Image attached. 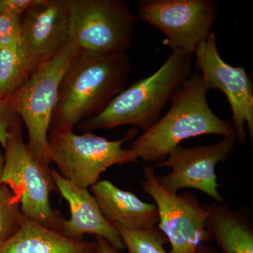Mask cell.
<instances>
[{
  "label": "cell",
  "instance_id": "1",
  "mask_svg": "<svg viewBox=\"0 0 253 253\" xmlns=\"http://www.w3.org/2000/svg\"><path fill=\"white\" fill-rule=\"evenodd\" d=\"M131 72L127 52L81 51L63 78L50 129H73L106 109L126 88Z\"/></svg>",
  "mask_w": 253,
  "mask_h": 253
},
{
  "label": "cell",
  "instance_id": "2",
  "mask_svg": "<svg viewBox=\"0 0 253 253\" xmlns=\"http://www.w3.org/2000/svg\"><path fill=\"white\" fill-rule=\"evenodd\" d=\"M209 88L199 71L189 78L169 101V109L129 149L145 163L163 162L181 141L206 134L236 135L230 121L218 117L207 101Z\"/></svg>",
  "mask_w": 253,
  "mask_h": 253
},
{
  "label": "cell",
  "instance_id": "3",
  "mask_svg": "<svg viewBox=\"0 0 253 253\" xmlns=\"http://www.w3.org/2000/svg\"><path fill=\"white\" fill-rule=\"evenodd\" d=\"M192 54L172 50L154 74L125 88L104 111L80 123L78 129L86 132L130 125L149 130L192 73Z\"/></svg>",
  "mask_w": 253,
  "mask_h": 253
},
{
  "label": "cell",
  "instance_id": "4",
  "mask_svg": "<svg viewBox=\"0 0 253 253\" xmlns=\"http://www.w3.org/2000/svg\"><path fill=\"white\" fill-rule=\"evenodd\" d=\"M81 51L70 41L55 56L39 65L8 99L27 129L28 149L45 168L51 163L48 134L60 86Z\"/></svg>",
  "mask_w": 253,
  "mask_h": 253
},
{
  "label": "cell",
  "instance_id": "5",
  "mask_svg": "<svg viewBox=\"0 0 253 253\" xmlns=\"http://www.w3.org/2000/svg\"><path fill=\"white\" fill-rule=\"evenodd\" d=\"M136 134L133 128L122 139L110 141L91 131L80 135L71 129H51L48 134L50 160L63 178L88 189L100 181L101 174L111 166L138 162L130 149L123 148Z\"/></svg>",
  "mask_w": 253,
  "mask_h": 253
},
{
  "label": "cell",
  "instance_id": "6",
  "mask_svg": "<svg viewBox=\"0 0 253 253\" xmlns=\"http://www.w3.org/2000/svg\"><path fill=\"white\" fill-rule=\"evenodd\" d=\"M70 41L83 52L125 53L136 21L123 0H68Z\"/></svg>",
  "mask_w": 253,
  "mask_h": 253
},
{
  "label": "cell",
  "instance_id": "7",
  "mask_svg": "<svg viewBox=\"0 0 253 253\" xmlns=\"http://www.w3.org/2000/svg\"><path fill=\"white\" fill-rule=\"evenodd\" d=\"M4 149L1 184L11 190L26 219L59 233L63 218L49 202L50 194L56 190L51 168L44 167L32 154L21 131Z\"/></svg>",
  "mask_w": 253,
  "mask_h": 253
},
{
  "label": "cell",
  "instance_id": "8",
  "mask_svg": "<svg viewBox=\"0 0 253 253\" xmlns=\"http://www.w3.org/2000/svg\"><path fill=\"white\" fill-rule=\"evenodd\" d=\"M141 187L152 197L159 213L158 229L170 244L169 253H196L201 244L212 240L206 229V205L190 192L172 193L163 188L156 179L154 168H143Z\"/></svg>",
  "mask_w": 253,
  "mask_h": 253
},
{
  "label": "cell",
  "instance_id": "9",
  "mask_svg": "<svg viewBox=\"0 0 253 253\" xmlns=\"http://www.w3.org/2000/svg\"><path fill=\"white\" fill-rule=\"evenodd\" d=\"M138 14L166 37L171 50L194 54L217 17L212 0H141Z\"/></svg>",
  "mask_w": 253,
  "mask_h": 253
},
{
  "label": "cell",
  "instance_id": "10",
  "mask_svg": "<svg viewBox=\"0 0 253 253\" xmlns=\"http://www.w3.org/2000/svg\"><path fill=\"white\" fill-rule=\"evenodd\" d=\"M197 71H201L210 89H218L226 95L232 112V124L236 140L246 144L245 126L253 142V84L244 67H234L221 59L212 31L195 51Z\"/></svg>",
  "mask_w": 253,
  "mask_h": 253
},
{
  "label": "cell",
  "instance_id": "11",
  "mask_svg": "<svg viewBox=\"0 0 253 253\" xmlns=\"http://www.w3.org/2000/svg\"><path fill=\"white\" fill-rule=\"evenodd\" d=\"M236 135L224 136L216 144L184 148L178 146L163 162L153 167L171 168L163 176L156 175L158 182L168 191L177 193L182 189L202 191L215 201L224 202L218 191L217 165L224 162L235 146Z\"/></svg>",
  "mask_w": 253,
  "mask_h": 253
},
{
  "label": "cell",
  "instance_id": "12",
  "mask_svg": "<svg viewBox=\"0 0 253 253\" xmlns=\"http://www.w3.org/2000/svg\"><path fill=\"white\" fill-rule=\"evenodd\" d=\"M21 52L33 73L69 42L68 0H40L21 16Z\"/></svg>",
  "mask_w": 253,
  "mask_h": 253
},
{
  "label": "cell",
  "instance_id": "13",
  "mask_svg": "<svg viewBox=\"0 0 253 253\" xmlns=\"http://www.w3.org/2000/svg\"><path fill=\"white\" fill-rule=\"evenodd\" d=\"M56 190L66 200L71 211L70 219H63L60 234L77 241L85 234L104 238L118 251L126 249L118 231L106 220L99 205L88 189H83L63 178L57 170L51 169Z\"/></svg>",
  "mask_w": 253,
  "mask_h": 253
},
{
  "label": "cell",
  "instance_id": "14",
  "mask_svg": "<svg viewBox=\"0 0 253 253\" xmlns=\"http://www.w3.org/2000/svg\"><path fill=\"white\" fill-rule=\"evenodd\" d=\"M92 196L106 220L115 228L136 230L153 227L159 221L157 206L139 199L111 181H98L91 187Z\"/></svg>",
  "mask_w": 253,
  "mask_h": 253
},
{
  "label": "cell",
  "instance_id": "15",
  "mask_svg": "<svg viewBox=\"0 0 253 253\" xmlns=\"http://www.w3.org/2000/svg\"><path fill=\"white\" fill-rule=\"evenodd\" d=\"M206 229L222 253H253V224L249 208L232 211L223 203L206 205Z\"/></svg>",
  "mask_w": 253,
  "mask_h": 253
},
{
  "label": "cell",
  "instance_id": "16",
  "mask_svg": "<svg viewBox=\"0 0 253 253\" xmlns=\"http://www.w3.org/2000/svg\"><path fill=\"white\" fill-rule=\"evenodd\" d=\"M96 241H77L25 218L20 230L0 246V253H96Z\"/></svg>",
  "mask_w": 253,
  "mask_h": 253
},
{
  "label": "cell",
  "instance_id": "17",
  "mask_svg": "<svg viewBox=\"0 0 253 253\" xmlns=\"http://www.w3.org/2000/svg\"><path fill=\"white\" fill-rule=\"evenodd\" d=\"M31 73L20 46L0 48V99H9Z\"/></svg>",
  "mask_w": 253,
  "mask_h": 253
},
{
  "label": "cell",
  "instance_id": "18",
  "mask_svg": "<svg viewBox=\"0 0 253 253\" xmlns=\"http://www.w3.org/2000/svg\"><path fill=\"white\" fill-rule=\"evenodd\" d=\"M127 253H168L164 246L168 243L167 237L156 226L144 229L116 228Z\"/></svg>",
  "mask_w": 253,
  "mask_h": 253
},
{
  "label": "cell",
  "instance_id": "19",
  "mask_svg": "<svg viewBox=\"0 0 253 253\" xmlns=\"http://www.w3.org/2000/svg\"><path fill=\"white\" fill-rule=\"evenodd\" d=\"M25 217L11 190L0 186V246L21 229Z\"/></svg>",
  "mask_w": 253,
  "mask_h": 253
},
{
  "label": "cell",
  "instance_id": "20",
  "mask_svg": "<svg viewBox=\"0 0 253 253\" xmlns=\"http://www.w3.org/2000/svg\"><path fill=\"white\" fill-rule=\"evenodd\" d=\"M21 121L9 100L0 99V144L3 148L11 138L22 130Z\"/></svg>",
  "mask_w": 253,
  "mask_h": 253
},
{
  "label": "cell",
  "instance_id": "21",
  "mask_svg": "<svg viewBox=\"0 0 253 253\" xmlns=\"http://www.w3.org/2000/svg\"><path fill=\"white\" fill-rule=\"evenodd\" d=\"M21 16L10 11L0 14V48L20 46Z\"/></svg>",
  "mask_w": 253,
  "mask_h": 253
},
{
  "label": "cell",
  "instance_id": "22",
  "mask_svg": "<svg viewBox=\"0 0 253 253\" xmlns=\"http://www.w3.org/2000/svg\"><path fill=\"white\" fill-rule=\"evenodd\" d=\"M40 0H1L4 12L10 11L21 15L28 8L39 2Z\"/></svg>",
  "mask_w": 253,
  "mask_h": 253
},
{
  "label": "cell",
  "instance_id": "23",
  "mask_svg": "<svg viewBox=\"0 0 253 253\" xmlns=\"http://www.w3.org/2000/svg\"><path fill=\"white\" fill-rule=\"evenodd\" d=\"M97 249L96 253H120L119 251L114 249L104 238L96 236Z\"/></svg>",
  "mask_w": 253,
  "mask_h": 253
},
{
  "label": "cell",
  "instance_id": "24",
  "mask_svg": "<svg viewBox=\"0 0 253 253\" xmlns=\"http://www.w3.org/2000/svg\"><path fill=\"white\" fill-rule=\"evenodd\" d=\"M196 253H218L216 250L206 244H201L196 250Z\"/></svg>",
  "mask_w": 253,
  "mask_h": 253
},
{
  "label": "cell",
  "instance_id": "25",
  "mask_svg": "<svg viewBox=\"0 0 253 253\" xmlns=\"http://www.w3.org/2000/svg\"><path fill=\"white\" fill-rule=\"evenodd\" d=\"M4 166V156L0 151V186L2 185L1 184V177H2L3 169Z\"/></svg>",
  "mask_w": 253,
  "mask_h": 253
},
{
  "label": "cell",
  "instance_id": "26",
  "mask_svg": "<svg viewBox=\"0 0 253 253\" xmlns=\"http://www.w3.org/2000/svg\"><path fill=\"white\" fill-rule=\"evenodd\" d=\"M4 12V9H3L2 1L0 0V14H2Z\"/></svg>",
  "mask_w": 253,
  "mask_h": 253
}]
</instances>
